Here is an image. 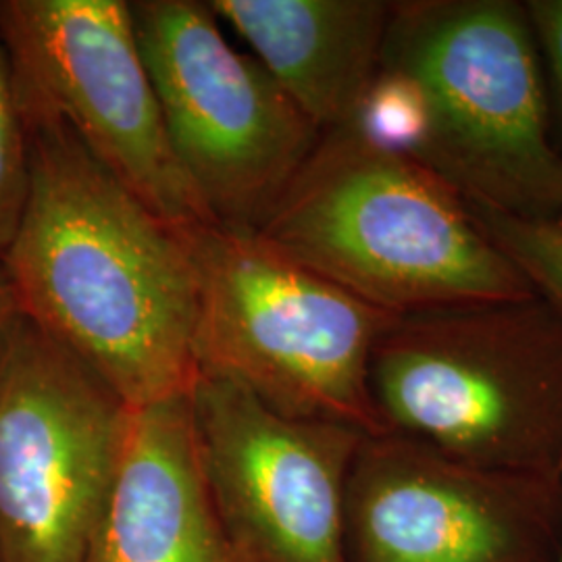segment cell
I'll return each mask as SVG.
<instances>
[{"mask_svg": "<svg viewBox=\"0 0 562 562\" xmlns=\"http://www.w3.org/2000/svg\"><path fill=\"white\" fill-rule=\"evenodd\" d=\"M559 480L459 461L429 443L367 436L346 487L348 562H554Z\"/></svg>", "mask_w": 562, "mask_h": 562, "instance_id": "10", "label": "cell"}, {"mask_svg": "<svg viewBox=\"0 0 562 562\" xmlns=\"http://www.w3.org/2000/svg\"><path fill=\"white\" fill-rule=\"evenodd\" d=\"M130 406L41 325L0 338V562H86Z\"/></svg>", "mask_w": 562, "mask_h": 562, "instance_id": "7", "label": "cell"}, {"mask_svg": "<svg viewBox=\"0 0 562 562\" xmlns=\"http://www.w3.org/2000/svg\"><path fill=\"white\" fill-rule=\"evenodd\" d=\"M30 188L0 261L21 315L130 408L196 382L199 280L188 232L153 213L53 115L20 113Z\"/></svg>", "mask_w": 562, "mask_h": 562, "instance_id": "1", "label": "cell"}, {"mask_svg": "<svg viewBox=\"0 0 562 562\" xmlns=\"http://www.w3.org/2000/svg\"><path fill=\"white\" fill-rule=\"evenodd\" d=\"M369 383L387 434L483 469L559 480L562 315L538 294L394 315Z\"/></svg>", "mask_w": 562, "mask_h": 562, "instance_id": "3", "label": "cell"}, {"mask_svg": "<svg viewBox=\"0 0 562 562\" xmlns=\"http://www.w3.org/2000/svg\"><path fill=\"white\" fill-rule=\"evenodd\" d=\"M323 134L346 127L382 69L387 0H211Z\"/></svg>", "mask_w": 562, "mask_h": 562, "instance_id": "12", "label": "cell"}, {"mask_svg": "<svg viewBox=\"0 0 562 562\" xmlns=\"http://www.w3.org/2000/svg\"><path fill=\"white\" fill-rule=\"evenodd\" d=\"M525 9L542 63L552 140L562 157V0H527Z\"/></svg>", "mask_w": 562, "mask_h": 562, "instance_id": "16", "label": "cell"}, {"mask_svg": "<svg viewBox=\"0 0 562 562\" xmlns=\"http://www.w3.org/2000/svg\"><path fill=\"white\" fill-rule=\"evenodd\" d=\"M471 211L490 240L521 271L531 290L562 315L561 223L527 222L477 206H471Z\"/></svg>", "mask_w": 562, "mask_h": 562, "instance_id": "14", "label": "cell"}, {"mask_svg": "<svg viewBox=\"0 0 562 562\" xmlns=\"http://www.w3.org/2000/svg\"><path fill=\"white\" fill-rule=\"evenodd\" d=\"M86 562H236L202 473L190 392L130 408Z\"/></svg>", "mask_w": 562, "mask_h": 562, "instance_id": "11", "label": "cell"}, {"mask_svg": "<svg viewBox=\"0 0 562 562\" xmlns=\"http://www.w3.org/2000/svg\"><path fill=\"white\" fill-rule=\"evenodd\" d=\"M559 490H561V538H559V550H557L554 562H562V459L559 464Z\"/></svg>", "mask_w": 562, "mask_h": 562, "instance_id": "18", "label": "cell"}, {"mask_svg": "<svg viewBox=\"0 0 562 562\" xmlns=\"http://www.w3.org/2000/svg\"><path fill=\"white\" fill-rule=\"evenodd\" d=\"M382 67L422 92L427 136L415 161L471 206L559 220L562 157L525 2L396 0Z\"/></svg>", "mask_w": 562, "mask_h": 562, "instance_id": "4", "label": "cell"}, {"mask_svg": "<svg viewBox=\"0 0 562 562\" xmlns=\"http://www.w3.org/2000/svg\"><path fill=\"white\" fill-rule=\"evenodd\" d=\"M186 236L199 280V373L240 385L290 419L387 434L369 367L392 313L290 259L259 232L206 223Z\"/></svg>", "mask_w": 562, "mask_h": 562, "instance_id": "5", "label": "cell"}, {"mask_svg": "<svg viewBox=\"0 0 562 562\" xmlns=\"http://www.w3.org/2000/svg\"><path fill=\"white\" fill-rule=\"evenodd\" d=\"M27 138L0 38V257L13 240L27 201Z\"/></svg>", "mask_w": 562, "mask_h": 562, "instance_id": "15", "label": "cell"}, {"mask_svg": "<svg viewBox=\"0 0 562 562\" xmlns=\"http://www.w3.org/2000/svg\"><path fill=\"white\" fill-rule=\"evenodd\" d=\"M557 222L561 223V225H562V213H561V215H559V220H557Z\"/></svg>", "mask_w": 562, "mask_h": 562, "instance_id": "19", "label": "cell"}, {"mask_svg": "<svg viewBox=\"0 0 562 562\" xmlns=\"http://www.w3.org/2000/svg\"><path fill=\"white\" fill-rule=\"evenodd\" d=\"M202 473L236 562H348L346 487L367 438L290 419L199 373L190 390Z\"/></svg>", "mask_w": 562, "mask_h": 562, "instance_id": "9", "label": "cell"}, {"mask_svg": "<svg viewBox=\"0 0 562 562\" xmlns=\"http://www.w3.org/2000/svg\"><path fill=\"white\" fill-rule=\"evenodd\" d=\"M142 59L183 173L213 223L259 232L323 132L201 0H136Z\"/></svg>", "mask_w": 562, "mask_h": 562, "instance_id": "6", "label": "cell"}, {"mask_svg": "<svg viewBox=\"0 0 562 562\" xmlns=\"http://www.w3.org/2000/svg\"><path fill=\"white\" fill-rule=\"evenodd\" d=\"M259 234L392 315L536 294L457 190L352 127L323 134Z\"/></svg>", "mask_w": 562, "mask_h": 562, "instance_id": "2", "label": "cell"}, {"mask_svg": "<svg viewBox=\"0 0 562 562\" xmlns=\"http://www.w3.org/2000/svg\"><path fill=\"white\" fill-rule=\"evenodd\" d=\"M20 113L65 121L153 213L180 232L213 223L167 136L123 0H0Z\"/></svg>", "mask_w": 562, "mask_h": 562, "instance_id": "8", "label": "cell"}, {"mask_svg": "<svg viewBox=\"0 0 562 562\" xmlns=\"http://www.w3.org/2000/svg\"><path fill=\"white\" fill-rule=\"evenodd\" d=\"M346 127L378 148L417 159L427 136L422 92L401 71L382 67Z\"/></svg>", "mask_w": 562, "mask_h": 562, "instance_id": "13", "label": "cell"}, {"mask_svg": "<svg viewBox=\"0 0 562 562\" xmlns=\"http://www.w3.org/2000/svg\"><path fill=\"white\" fill-rule=\"evenodd\" d=\"M20 306L15 299V290L13 283L9 280V273L4 269V265L0 261V338L4 336L7 327L18 317Z\"/></svg>", "mask_w": 562, "mask_h": 562, "instance_id": "17", "label": "cell"}]
</instances>
